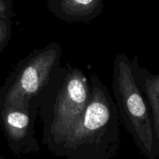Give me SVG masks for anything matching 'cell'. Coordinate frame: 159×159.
Masks as SVG:
<instances>
[{"label": "cell", "mask_w": 159, "mask_h": 159, "mask_svg": "<svg viewBox=\"0 0 159 159\" xmlns=\"http://www.w3.org/2000/svg\"><path fill=\"white\" fill-rule=\"evenodd\" d=\"M112 88L120 120L134 142L148 159L158 158L159 148L150 110L134 75L130 59L124 53L115 56Z\"/></svg>", "instance_id": "3957f363"}, {"label": "cell", "mask_w": 159, "mask_h": 159, "mask_svg": "<svg viewBox=\"0 0 159 159\" xmlns=\"http://www.w3.org/2000/svg\"><path fill=\"white\" fill-rule=\"evenodd\" d=\"M14 16L12 0H0V17L12 18Z\"/></svg>", "instance_id": "9c48e42d"}, {"label": "cell", "mask_w": 159, "mask_h": 159, "mask_svg": "<svg viewBox=\"0 0 159 159\" xmlns=\"http://www.w3.org/2000/svg\"><path fill=\"white\" fill-rule=\"evenodd\" d=\"M40 104L29 107L4 106L0 104V126L9 148L16 155L37 152L39 143L34 137L35 120Z\"/></svg>", "instance_id": "5b68a950"}, {"label": "cell", "mask_w": 159, "mask_h": 159, "mask_svg": "<svg viewBox=\"0 0 159 159\" xmlns=\"http://www.w3.org/2000/svg\"><path fill=\"white\" fill-rule=\"evenodd\" d=\"M91 99L55 155L65 159H111L120 144V118L114 99L94 73Z\"/></svg>", "instance_id": "6da1fadb"}, {"label": "cell", "mask_w": 159, "mask_h": 159, "mask_svg": "<svg viewBox=\"0 0 159 159\" xmlns=\"http://www.w3.org/2000/svg\"><path fill=\"white\" fill-rule=\"evenodd\" d=\"M130 63L135 79L147 100L159 148V73L151 74L140 66L137 57L130 60Z\"/></svg>", "instance_id": "52a82bcc"}, {"label": "cell", "mask_w": 159, "mask_h": 159, "mask_svg": "<svg viewBox=\"0 0 159 159\" xmlns=\"http://www.w3.org/2000/svg\"><path fill=\"white\" fill-rule=\"evenodd\" d=\"M61 52L60 43L51 42L20 60L0 87V104H41L47 89L61 66Z\"/></svg>", "instance_id": "277c9868"}, {"label": "cell", "mask_w": 159, "mask_h": 159, "mask_svg": "<svg viewBox=\"0 0 159 159\" xmlns=\"http://www.w3.org/2000/svg\"><path fill=\"white\" fill-rule=\"evenodd\" d=\"M48 11L68 23H88L104 10V0H46Z\"/></svg>", "instance_id": "8992f818"}, {"label": "cell", "mask_w": 159, "mask_h": 159, "mask_svg": "<svg viewBox=\"0 0 159 159\" xmlns=\"http://www.w3.org/2000/svg\"><path fill=\"white\" fill-rule=\"evenodd\" d=\"M91 99L89 79L82 70L61 66L40 107L42 143L55 155L83 114Z\"/></svg>", "instance_id": "7a4b0ae2"}, {"label": "cell", "mask_w": 159, "mask_h": 159, "mask_svg": "<svg viewBox=\"0 0 159 159\" xmlns=\"http://www.w3.org/2000/svg\"><path fill=\"white\" fill-rule=\"evenodd\" d=\"M12 34V18L0 17V54L11 40Z\"/></svg>", "instance_id": "ba28073f"}]
</instances>
